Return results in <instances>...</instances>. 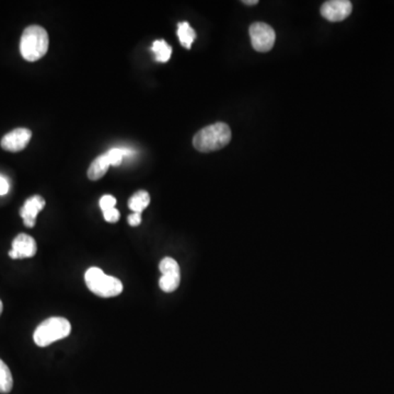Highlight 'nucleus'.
Returning a JSON list of instances; mask_svg holds the SVG:
<instances>
[{"mask_svg": "<svg viewBox=\"0 0 394 394\" xmlns=\"http://www.w3.org/2000/svg\"><path fill=\"white\" fill-rule=\"evenodd\" d=\"M230 140V127L226 123H215L197 132L193 138V145L201 152L216 151L226 147Z\"/></svg>", "mask_w": 394, "mask_h": 394, "instance_id": "f257e3e1", "label": "nucleus"}, {"mask_svg": "<svg viewBox=\"0 0 394 394\" xmlns=\"http://www.w3.org/2000/svg\"><path fill=\"white\" fill-rule=\"evenodd\" d=\"M50 38L40 26H30L23 31L20 41V53L28 62H36L48 53Z\"/></svg>", "mask_w": 394, "mask_h": 394, "instance_id": "f03ea898", "label": "nucleus"}, {"mask_svg": "<svg viewBox=\"0 0 394 394\" xmlns=\"http://www.w3.org/2000/svg\"><path fill=\"white\" fill-rule=\"evenodd\" d=\"M72 332V324L67 319L53 316L46 319L36 328L33 334L36 344L40 347H46L56 341L63 340Z\"/></svg>", "mask_w": 394, "mask_h": 394, "instance_id": "7ed1b4c3", "label": "nucleus"}, {"mask_svg": "<svg viewBox=\"0 0 394 394\" xmlns=\"http://www.w3.org/2000/svg\"><path fill=\"white\" fill-rule=\"evenodd\" d=\"M85 282L90 292L99 297H117L124 289L121 280L107 275L99 267H90L85 274Z\"/></svg>", "mask_w": 394, "mask_h": 394, "instance_id": "20e7f679", "label": "nucleus"}, {"mask_svg": "<svg viewBox=\"0 0 394 394\" xmlns=\"http://www.w3.org/2000/svg\"><path fill=\"white\" fill-rule=\"evenodd\" d=\"M249 32L252 46L255 50L266 53L273 48L276 34L271 26L264 22H255L250 26Z\"/></svg>", "mask_w": 394, "mask_h": 394, "instance_id": "39448f33", "label": "nucleus"}, {"mask_svg": "<svg viewBox=\"0 0 394 394\" xmlns=\"http://www.w3.org/2000/svg\"><path fill=\"white\" fill-rule=\"evenodd\" d=\"M159 269L162 274L159 280L162 292H176L181 283L180 266L178 262L172 257H164L160 262Z\"/></svg>", "mask_w": 394, "mask_h": 394, "instance_id": "423d86ee", "label": "nucleus"}, {"mask_svg": "<svg viewBox=\"0 0 394 394\" xmlns=\"http://www.w3.org/2000/svg\"><path fill=\"white\" fill-rule=\"evenodd\" d=\"M353 5L348 0H331L323 4L321 15L330 22H340L351 16Z\"/></svg>", "mask_w": 394, "mask_h": 394, "instance_id": "0eeeda50", "label": "nucleus"}, {"mask_svg": "<svg viewBox=\"0 0 394 394\" xmlns=\"http://www.w3.org/2000/svg\"><path fill=\"white\" fill-rule=\"evenodd\" d=\"M38 251L34 238L26 233H20L12 241V247L9 251V257L14 260L28 259L33 257Z\"/></svg>", "mask_w": 394, "mask_h": 394, "instance_id": "6e6552de", "label": "nucleus"}, {"mask_svg": "<svg viewBox=\"0 0 394 394\" xmlns=\"http://www.w3.org/2000/svg\"><path fill=\"white\" fill-rule=\"evenodd\" d=\"M31 137L32 132L21 127L6 134L0 144H1V148L6 151L19 152L28 146Z\"/></svg>", "mask_w": 394, "mask_h": 394, "instance_id": "1a4fd4ad", "label": "nucleus"}, {"mask_svg": "<svg viewBox=\"0 0 394 394\" xmlns=\"http://www.w3.org/2000/svg\"><path fill=\"white\" fill-rule=\"evenodd\" d=\"M44 207H46V200L40 195H34L26 201L23 206L20 209V216L23 219L26 227L33 228L36 226V217L41 211H43Z\"/></svg>", "mask_w": 394, "mask_h": 394, "instance_id": "9d476101", "label": "nucleus"}, {"mask_svg": "<svg viewBox=\"0 0 394 394\" xmlns=\"http://www.w3.org/2000/svg\"><path fill=\"white\" fill-rule=\"evenodd\" d=\"M110 166H111V164H110L107 154H101L97 159L93 160L92 164L89 166L88 178L90 179L91 181L100 180L101 178H103V176L107 174Z\"/></svg>", "mask_w": 394, "mask_h": 394, "instance_id": "9b49d317", "label": "nucleus"}, {"mask_svg": "<svg viewBox=\"0 0 394 394\" xmlns=\"http://www.w3.org/2000/svg\"><path fill=\"white\" fill-rule=\"evenodd\" d=\"M149 203V193L144 190L138 191V192H136L135 194L129 198V207L134 213H140V214H142V213L147 208Z\"/></svg>", "mask_w": 394, "mask_h": 394, "instance_id": "f8f14e48", "label": "nucleus"}, {"mask_svg": "<svg viewBox=\"0 0 394 394\" xmlns=\"http://www.w3.org/2000/svg\"><path fill=\"white\" fill-rule=\"evenodd\" d=\"M178 36L180 40L181 46L190 50L192 44L194 43L196 38V33L192 26L188 22H180L178 24Z\"/></svg>", "mask_w": 394, "mask_h": 394, "instance_id": "ddd939ff", "label": "nucleus"}, {"mask_svg": "<svg viewBox=\"0 0 394 394\" xmlns=\"http://www.w3.org/2000/svg\"><path fill=\"white\" fill-rule=\"evenodd\" d=\"M151 50L154 53V58L157 62L166 63L171 58L172 48L166 43V41H154Z\"/></svg>", "mask_w": 394, "mask_h": 394, "instance_id": "4468645a", "label": "nucleus"}, {"mask_svg": "<svg viewBox=\"0 0 394 394\" xmlns=\"http://www.w3.org/2000/svg\"><path fill=\"white\" fill-rule=\"evenodd\" d=\"M14 387L11 371L9 367L0 359V393L8 394Z\"/></svg>", "mask_w": 394, "mask_h": 394, "instance_id": "2eb2a0df", "label": "nucleus"}, {"mask_svg": "<svg viewBox=\"0 0 394 394\" xmlns=\"http://www.w3.org/2000/svg\"><path fill=\"white\" fill-rule=\"evenodd\" d=\"M107 157L109 159L110 164L113 166H121L124 159V154L122 151V148H113L107 152Z\"/></svg>", "mask_w": 394, "mask_h": 394, "instance_id": "dca6fc26", "label": "nucleus"}, {"mask_svg": "<svg viewBox=\"0 0 394 394\" xmlns=\"http://www.w3.org/2000/svg\"><path fill=\"white\" fill-rule=\"evenodd\" d=\"M117 205V200L115 196L112 195H105L101 197L100 200V208L102 209V212H107L109 209L115 208Z\"/></svg>", "mask_w": 394, "mask_h": 394, "instance_id": "f3484780", "label": "nucleus"}, {"mask_svg": "<svg viewBox=\"0 0 394 394\" xmlns=\"http://www.w3.org/2000/svg\"><path fill=\"white\" fill-rule=\"evenodd\" d=\"M103 217L107 223H117L119 219V212L117 208L109 209L107 212H103Z\"/></svg>", "mask_w": 394, "mask_h": 394, "instance_id": "a211bd4d", "label": "nucleus"}, {"mask_svg": "<svg viewBox=\"0 0 394 394\" xmlns=\"http://www.w3.org/2000/svg\"><path fill=\"white\" fill-rule=\"evenodd\" d=\"M127 220H129V223L132 227L139 226L140 223H142V214L140 213H133V214L129 215Z\"/></svg>", "mask_w": 394, "mask_h": 394, "instance_id": "6ab92c4d", "label": "nucleus"}, {"mask_svg": "<svg viewBox=\"0 0 394 394\" xmlns=\"http://www.w3.org/2000/svg\"><path fill=\"white\" fill-rule=\"evenodd\" d=\"M9 192V183L4 176H0V195H6Z\"/></svg>", "mask_w": 394, "mask_h": 394, "instance_id": "aec40b11", "label": "nucleus"}, {"mask_svg": "<svg viewBox=\"0 0 394 394\" xmlns=\"http://www.w3.org/2000/svg\"><path fill=\"white\" fill-rule=\"evenodd\" d=\"M243 4L247 6H255L259 4V1H257V0H250V1L249 0H245V1H243Z\"/></svg>", "mask_w": 394, "mask_h": 394, "instance_id": "412c9836", "label": "nucleus"}, {"mask_svg": "<svg viewBox=\"0 0 394 394\" xmlns=\"http://www.w3.org/2000/svg\"><path fill=\"white\" fill-rule=\"evenodd\" d=\"M3 310H4L3 302L0 300V316H1V314H3Z\"/></svg>", "mask_w": 394, "mask_h": 394, "instance_id": "4be33fe9", "label": "nucleus"}]
</instances>
